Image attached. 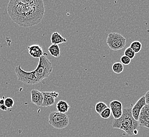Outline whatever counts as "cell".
Segmentation results:
<instances>
[{
  "mask_svg": "<svg viewBox=\"0 0 149 137\" xmlns=\"http://www.w3.org/2000/svg\"><path fill=\"white\" fill-rule=\"evenodd\" d=\"M5 104V97L3 96V99L0 101V106L4 105Z\"/></svg>",
  "mask_w": 149,
  "mask_h": 137,
  "instance_id": "d4e9b609",
  "label": "cell"
},
{
  "mask_svg": "<svg viewBox=\"0 0 149 137\" xmlns=\"http://www.w3.org/2000/svg\"><path fill=\"white\" fill-rule=\"evenodd\" d=\"M125 37L118 33H111L109 34L106 43L110 49L114 51H118L123 49L126 45Z\"/></svg>",
  "mask_w": 149,
  "mask_h": 137,
  "instance_id": "5b68a950",
  "label": "cell"
},
{
  "mask_svg": "<svg viewBox=\"0 0 149 137\" xmlns=\"http://www.w3.org/2000/svg\"><path fill=\"white\" fill-rule=\"evenodd\" d=\"M5 106L8 108H11L15 104L14 100L12 99L11 98H7L5 99Z\"/></svg>",
  "mask_w": 149,
  "mask_h": 137,
  "instance_id": "44dd1931",
  "label": "cell"
},
{
  "mask_svg": "<svg viewBox=\"0 0 149 137\" xmlns=\"http://www.w3.org/2000/svg\"><path fill=\"white\" fill-rule=\"evenodd\" d=\"M1 98H0V101H1Z\"/></svg>",
  "mask_w": 149,
  "mask_h": 137,
  "instance_id": "484cf974",
  "label": "cell"
},
{
  "mask_svg": "<svg viewBox=\"0 0 149 137\" xmlns=\"http://www.w3.org/2000/svg\"><path fill=\"white\" fill-rule=\"evenodd\" d=\"M28 52L32 57L36 59H40L43 56V49L39 45L33 44L28 48Z\"/></svg>",
  "mask_w": 149,
  "mask_h": 137,
  "instance_id": "30bf717a",
  "label": "cell"
},
{
  "mask_svg": "<svg viewBox=\"0 0 149 137\" xmlns=\"http://www.w3.org/2000/svg\"><path fill=\"white\" fill-rule=\"evenodd\" d=\"M142 45L140 42L139 41H134L132 42L130 46V48L132 49L135 53H139L142 49Z\"/></svg>",
  "mask_w": 149,
  "mask_h": 137,
  "instance_id": "5bb4252c",
  "label": "cell"
},
{
  "mask_svg": "<svg viewBox=\"0 0 149 137\" xmlns=\"http://www.w3.org/2000/svg\"><path fill=\"white\" fill-rule=\"evenodd\" d=\"M131 107L123 109V114L118 119H114L112 123L113 128L123 130L129 136L134 135L135 130H139L140 126L138 121L135 120L132 114Z\"/></svg>",
  "mask_w": 149,
  "mask_h": 137,
  "instance_id": "3957f363",
  "label": "cell"
},
{
  "mask_svg": "<svg viewBox=\"0 0 149 137\" xmlns=\"http://www.w3.org/2000/svg\"><path fill=\"white\" fill-rule=\"evenodd\" d=\"M135 54L136 53L130 47L126 48L125 50V51H124V55L129 57L131 60H132L135 57Z\"/></svg>",
  "mask_w": 149,
  "mask_h": 137,
  "instance_id": "ffe728a7",
  "label": "cell"
},
{
  "mask_svg": "<svg viewBox=\"0 0 149 137\" xmlns=\"http://www.w3.org/2000/svg\"><path fill=\"white\" fill-rule=\"evenodd\" d=\"M31 102L38 107H42L43 102V92L37 89H32L31 91Z\"/></svg>",
  "mask_w": 149,
  "mask_h": 137,
  "instance_id": "9c48e42d",
  "label": "cell"
},
{
  "mask_svg": "<svg viewBox=\"0 0 149 137\" xmlns=\"http://www.w3.org/2000/svg\"><path fill=\"white\" fill-rule=\"evenodd\" d=\"M120 63H122L123 65H129L131 62V60L129 57H126L125 55H123L120 57Z\"/></svg>",
  "mask_w": 149,
  "mask_h": 137,
  "instance_id": "7402d4cb",
  "label": "cell"
},
{
  "mask_svg": "<svg viewBox=\"0 0 149 137\" xmlns=\"http://www.w3.org/2000/svg\"><path fill=\"white\" fill-rule=\"evenodd\" d=\"M107 108H108V106L105 103L100 101L96 104L95 109L96 112L98 114H100L104 110H105Z\"/></svg>",
  "mask_w": 149,
  "mask_h": 137,
  "instance_id": "2e32d148",
  "label": "cell"
},
{
  "mask_svg": "<svg viewBox=\"0 0 149 137\" xmlns=\"http://www.w3.org/2000/svg\"><path fill=\"white\" fill-rule=\"evenodd\" d=\"M110 109H114L118 110H123L122 103L118 100H113L109 104Z\"/></svg>",
  "mask_w": 149,
  "mask_h": 137,
  "instance_id": "e0dca14e",
  "label": "cell"
},
{
  "mask_svg": "<svg viewBox=\"0 0 149 137\" xmlns=\"http://www.w3.org/2000/svg\"><path fill=\"white\" fill-rule=\"evenodd\" d=\"M144 95L141 97L132 108V116L135 120L138 121L141 111L144 107L146 105Z\"/></svg>",
  "mask_w": 149,
  "mask_h": 137,
  "instance_id": "ba28073f",
  "label": "cell"
},
{
  "mask_svg": "<svg viewBox=\"0 0 149 137\" xmlns=\"http://www.w3.org/2000/svg\"><path fill=\"white\" fill-rule=\"evenodd\" d=\"M43 107H48L54 105L55 99L59 96V93L55 91L43 92Z\"/></svg>",
  "mask_w": 149,
  "mask_h": 137,
  "instance_id": "8992f818",
  "label": "cell"
},
{
  "mask_svg": "<svg viewBox=\"0 0 149 137\" xmlns=\"http://www.w3.org/2000/svg\"><path fill=\"white\" fill-rule=\"evenodd\" d=\"M53 70V66L50 60L43 55L40 57L37 68L34 71H24L21 66L15 68L17 80L28 85H34L39 83L43 79L49 77Z\"/></svg>",
  "mask_w": 149,
  "mask_h": 137,
  "instance_id": "7a4b0ae2",
  "label": "cell"
},
{
  "mask_svg": "<svg viewBox=\"0 0 149 137\" xmlns=\"http://www.w3.org/2000/svg\"><path fill=\"white\" fill-rule=\"evenodd\" d=\"M8 108L5 106V104L0 106V109L2 110H3V111H6L8 110Z\"/></svg>",
  "mask_w": 149,
  "mask_h": 137,
  "instance_id": "cb8c5ba5",
  "label": "cell"
},
{
  "mask_svg": "<svg viewBox=\"0 0 149 137\" xmlns=\"http://www.w3.org/2000/svg\"><path fill=\"white\" fill-rule=\"evenodd\" d=\"M144 97L146 98V104L149 105V91L147 92L144 95Z\"/></svg>",
  "mask_w": 149,
  "mask_h": 137,
  "instance_id": "603a6c76",
  "label": "cell"
},
{
  "mask_svg": "<svg viewBox=\"0 0 149 137\" xmlns=\"http://www.w3.org/2000/svg\"><path fill=\"white\" fill-rule=\"evenodd\" d=\"M49 124L57 129H63L68 126L69 118L66 113L52 112L49 116Z\"/></svg>",
  "mask_w": 149,
  "mask_h": 137,
  "instance_id": "277c9868",
  "label": "cell"
},
{
  "mask_svg": "<svg viewBox=\"0 0 149 137\" xmlns=\"http://www.w3.org/2000/svg\"><path fill=\"white\" fill-rule=\"evenodd\" d=\"M48 51L50 55L55 57H59L60 56V48L58 45L52 44L48 48Z\"/></svg>",
  "mask_w": 149,
  "mask_h": 137,
  "instance_id": "4fadbf2b",
  "label": "cell"
},
{
  "mask_svg": "<svg viewBox=\"0 0 149 137\" xmlns=\"http://www.w3.org/2000/svg\"><path fill=\"white\" fill-rule=\"evenodd\" d=\"M138 122L140 126L149 129V105L146 104L142 109Z\"/></svg>",
  "mask_w": 149,
  "mask_h": 137,
  "instance_id": "52a82bcc",
  "label": "cell"
},
{
  "mask_svg": "<svg viewBox=\"0 0 149 137\" xmlns=\"http://www.w3.org/2000/svg\"><path fill=\"white\" fill-rule=\"evenodd\" d=\"M111 114H112L111 110V109L108 107L105 110H104L102 112L100 115L102 118L105 119H109L110 117Z\"/></svg>",
  "mask_w": 149,
  "mask_h": 137,
  "instance_id": "d6986e66",
  "label": "cell"
},
{
  "mask_svg": "<svg viewBox=\"0 0 149 137\" xmlns=\"http://www.w3.org/2000/svg\"><path fill=\"white\" fill-rule=\"evenodd\" d=\"M124 66L122 63L118 62L114 63L112 66V70L116 74H120L123 71Z\"/></svg>",
  "mask_w": 149,
  "mask_h": 137,
  "instance_id": "9a60e30c",
  "label": "cell"
},
{
  "mask_svg": "<svg viewBox=\"0 0 149 137\" xmlns=\"http://www.w3.org/2000/svg\"><path fill=\"white\" fill-rule=\"evenodd\" d=\"M56 108L57 111L60 113H66L70 109V106L68 102L64 100H59L56 105Z\"/></svg>",
  "mask_w": 149,
  "mask_h": 137,
  "instance_id": "7c38bea8",
  "label": "cell"
},
{
  "mask_svg": "<svg viewBox=\"0 0 149 137\" xmlns=\"http://www.w3.org/2000/svg\"><path fill=\"white\" fill-rule=\"evenodd\" d=\"M51 41L52 44L59 45L62 43H66L67 40L65 37H63L60 33L57 32H55L52 34Z\"/></svg>",
  "mask_w": 149,
  "mask_h": 137,
  "instance_id": "8fae6325",
  "label": "cell"
},
{
  "mask_svg": "<svg viewBox=\"0 0 149 137\" xmlns=\"http://www.w3.org/2000/svg\"><path fill=\"white\" fill-rule=\"evenodd\" d=\"M112 114L114 118V119H120L123 114V110H118V109H111Z\"/></svg>",
  "mask_w": 149,
  "mask_h": 137,
  "instance_id": "ac0fdd59",
  "label": "cell"
},
{
  "mask_svg": "<svg viewBox=\"0 0 149 137\" xmlns=\"http://www.w3.org/2000/svg\"><path fill=\"white\" fill-rule=\"evenodd\" d=\"M12 21L23 28L40 23L45 13L42 0H11L7 9Z\"/></svg>",
  "mask_w": 149,
  "mask_h": 137,
  "instance_id": "6da1fadb",
  "label": "cell"
}]
</instances>
